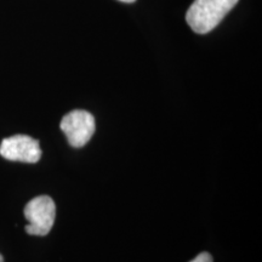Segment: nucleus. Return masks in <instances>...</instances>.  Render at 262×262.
<instances>
[{
	"label": "nucleus",
	"mask_w": 262,
	"mask_h": 262,
	"mask_svg": "<svg viewBox=\"0 0 262 262\" xmlns=\"http://www.w3.org/2000/svg\"><path fill=\"white\" fill-rule=\"evenodd\" d=\"M24 212L28 221L26 232L31 235H47L54 226L56 205L49 195H39L27 203Z\"/></svg>",
	"instance_id": "nucleus-2"
},
{
	"label": "nucleus",
	"mask_w": 262,
	"mask_h": 262,
	"mask_svg": "<svg viewBox=\"0 0 262 262\" xmlns=\"http://www.w3.org/2000/svg\"><path fill=\"white\" fill-rule=\"evenodd\" d=\"M61 130L67 136L68 143L74 148H80L89 142L95 133V118L83 110H75L62 118Z\"/></svg>",
	"instance_id": "nucleus-3"
},
{
	"label": "nucleus",
	"mask_w": 262,
	"mask_h": 262,
	"mask_svg": "<svg viewBox=\"0 0 262 262\" xmlns=\"http://www.w3.org/2000/svg\"><path fill=\"white\" fill-rule=\"evenodd\" d=\"M0 262H4V257H3L2 254H0Z\"/></svg>",
	"instance_id": "nucleus-7"
},
{
	"label": "nucleus",
	"mask_w": 262,
	"mask_h": 262,
	"mask_svg": "<svg viewBox=\"0 0 262 262\" xmlns=\"http://www.w3.org/2000/svg\"><path fill=\"white\" fill-rule=\"evenodd\" d=\"M191 262H212V257L209 253H202L193 258Z\"/></svg>",
	"instance_id": "nucleus-5"
},
{
	"label": "nucleus",
	"mask_w": 262,
	"mask_h": 262,
	"mask_svg": "<svg viewBox=\"0 0 262 262\" xmlns=\"http://www.w3.org/2000/svg\"><path fill=\"white\" fill-rule=\"evenodd\" d=\"M0 156L11 162L37 163L41 158L39 141L27 135H15L2 141Z\"/></svg>",
	"instance_id": "nucleus-4"
},
{
	"label": "nucleus",
	"mask_w": 262,
	"mask_h": 262,
	"mask_svg": "<svg viewBox=\"0 0 262 262\" xmlns=\"http://www.w3.org/2000/svg\"><path fill=\"white\" fill-rule=\"evenodd\" d=\"M119 2H123V3H135L136 0H119Z\"/></svg>",
	"instance_id": "nucleus-6"
},
{
	"label": "nucleus",
	"mask_w": 262,
	"mask_h": 262,
	"mask_svg": "<svg viewBox=\"0 0 262 262\" xmlns=\"http://www.w3.org/2000/svg\"><path fill=\"white\" fill-rule=\"evenodd\" d=\"M239 0H194L189 6L186 21L193 32L206 34L225 18Z\"/></svg>",
	"instance_id": "nucleus-1"
}]
</instances>
